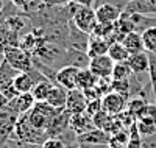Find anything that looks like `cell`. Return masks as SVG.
<instances>
[{"label":"cell","mask_w":156,"mask_h":148,"mask_svg":"<svg viewBox=\"0 0 156 148\" xmlns=\"http://www.w3.org/2000/svg\"><path fill=\"white\" fill-rule=\"evenodd\" d=\"M16 136V140L23 143H33V145H42L47 139L48 134L44 129H37L28 118V114H22L19 122L16 125V129L12 132Z\"/></svg>","instance_id":"6da1fadb"},{"label":"cell","mask_w":156,"mask_h":148,"mask_svg":"<svg viewBox=\"0 0 156 148\" xmlns=\"http://www.w3.org/2000/svg\"><path fill=\"white\" fill-rule=\"evenodd\" d=\"M154 25V20L150 16L145 14H139V12H128L123 11L120 19L117 20V28L122 33H144L147 28Z\"/></svg>","instance_id":"7a4b0ae2"},{"label":"cell","mask_w":156,"mask_h":148,"mask_svg":"<svg viewBox=\"0 0 156 148\" xmlns=\"http://www.w3.org/2000/svg\"><path fill=\"white\" fill-rule=\"evenodd\" d=\"M126 0H115V2H101L95 6L97 20L100 23H117L122 12L126 8Z\"/></svg>","instance_id":"3957f363"},{"label":"cell","mask_w":156,"mask_h":148,"mask_svg":"<svg viewBox=\"0 0 156 148\" xmlns=\"http://www.w3.org/2000/svg\"><path fill=\"white\" fill-rule=\"evenodd\" d=\"M72 22H73V25L76 26V28L81 30L83 33L92 34L94 30H95V26H97V23H98L97 14H95V8L78 5L76 11L73 12Z\"/></svg>","instance_id":"277c9868"},{"label":"cell","mask_w":156,"mask_h":148,"mask_svg":"<svg viewBox=\"0 0 156 148\" xmlns=\"http://www.w3.org/2000/svg\"><path fill=\"white\" fill-rule=\"evenodd\" d=\"M3 59H6L19 72H28L34 67L30 51L23 50L22 47H9V48H6L5 53H3Z\"/></svg>","instance_id":"5b68a950"},{"label":"cell","mask_w":156,"mask_h":148,"mask_svg":"<svg viewBox=\"0 0 156 148\" xmlns=\"http://www.w3.org/2000/svg\"><path fill=\"white\" fill-rule=\"evenodd\" d=\"M19 118H20V114L16 112L12 107H9V104L6 109L0 111V148H3V145L12 136Z\"/></svg>","instance_id":"8992f818"},{"label":"cell","mask_w":156,"mask_h":148,"mask_svg":"<svg viewBox=\"0 0 156 148\" xmlns=\"http://www.w3.org/2000/svg\"><path fill=\"white\" fill-rule=\"evenodd\" d=\"M44 78H47L39 69H36V67H33L31 70L28 72H20L16 79H14V87L17 89L19 93H25V92H31L34 89V86L42 81Z\"/></svg>","instance_id":"52a82bcc"},{"label":"cell","mask_w":156,"mask_h":148,"mask_svg":"<svg viewBox=\"0 0 156 148\" xmlns=\"http://www.w3.org/2000/svg\"><path fill=\"white\" fill-rule=\"evenodd\" d=\"M126 104H128V98L114 90L105 93L101 97V111H105L106 114L112 117H117L119 114H122L126 109Z\"/></svg>","instance_id":"ba28073f"},{"label":"cell","mask_w":156,"mask_h":148,"mask_svg":"<svg viewBox=\"0 0 156 148\" xmlns=\"http://www.w3.org/2000/svg\"><path fill=\"white\" fill-rule=\"evenodd\" d=\"M115 62L111 59L109 55H101L90 58L89 61V69L98 79H111L112 78V70H114Z\"/></svg>","instance_id":"9c48e42d"},{"label":"cell","mask_w":156,"mask_h":148,"mask_svg":"<svg viewBox=\"0 0 156 148\" xmlns=\"http://www.w3.org/2000/svg\"><path fill=\"white\" fill-rule=\"evenodd\" d=\"M78 72H80V67H75V65H62L61 69H58L53 83L62 86L64 89H67V90L76 89Z\"/></svg>","instance_id":"30bf717a"},{"label":"cell","mask_w":156,"mask_h":148,"mask_svg":"<svg viewBox=\"0 0 156 148\" xmlns=\"http://www.w3.org/2000/svg\"><path fill=\"white\" fill-rule=\"evenodd\" d=\"M89 100L86 98L84 92L80 89H72L69 90V97H67V103H66V111L73 115V114H83L86 112Z\"/></svg>","instance_id":"8fae6325"},{"label":"cell","mask_w":156,"mask_h":148,"mask_svg":"<svg viewBox=\"0 0 156 148\" xmlns=\"http://www.w3.org/2000/svg\"><path fill=\"white\" fill-rule=\"evenodd\" d=\"M114 41L111 37H103L97 34H90L89 36V44H87V55L89 58H95L101 55H108L109 47Z\"/></svg>","instance_id":"7c38bea8"},{"label":"cell","mask_w":156,"mask_h":148,"mask_svg":"<svg viewBox=\"0 0 156 148\" xmlns=\"http://www.w3.org/2000/svg\"><path fill=\"white\" fill-rule=\"evenodd\" d=\"M111 140V134L106 132L105 129L100 128H94L92 131H87L81 136H76V142H80L83 145H109Z\"/></svg>","instance_id":"4fadbf2b"},{"label":"cell","mask_w":156,"mask_h":148,"mask_svg":"<svg viewBox=\"0 0 156 148\" xmlns=\"http://www.w3.org/2000/svg\"><path fill=\"white\" fill-rule=\"evenodd\" d=\"M95 128L94 120L89 114L83 112V114H73L70 115V122H69V129H72L76 136H81V134L92 131Z\"/></svg>","instance_id":"5bb4252c"},{"label":"cell","mask_w":156,"mask_h":148,"mask_svg":"<svg viewBox=\"0 0 156 148\" xmlns=\"http://www.w3.org/2000/svg\"><path fill=\"white\" fill-rule=\"evenodd\" d=\"M67 97H69V90L64 89L59 84H56V83H53L45 101L50 106L56 107V109H64V107H66V103H67Z\"/></svg>","instance_id":"9a60e30c"},{"label":"cell","mask_w":156,"mask_h":148,"mask_svg":"<svg viewBox=\"0 0 156 148\" xmlns=\"http://www.w3.org/2000/svg\"><path fill=\"white\" fill-rule=\"evenodd\" d=\"M36 104V100L33 97L31 92H25V93H19V95L9 101V107H12L16 112L22 114H27L33 109V106Z\"/></svg>","instance_id":"2e32d148"},{"label":"cell","mask_w":156,"mask_h":148,"mask_svg":"<svg viewBox=\"0 0 156 148\" xmlns=\"http://www.w3.org/2000/svg\"><path fill=\"white\" fill-rule=\"evenodd\" d=\"M128 65L131 67V70L134 75H142L148 72L150 69V56H148V51H140L136 53V55H129L128 58Z\"/></svg>","instance_id":"e0dca14e"},{"label":"cell","mask_w":156,"mask_h":148,"mask_svg":"<svg viewBox=\"0 0 156 148\" xmlns=\"http://www.w3.org/2000/svg\"><path fill=\"white\" fill-rule=\"evenodd\" d=\"M122 44L129 51V55H136V53L145 51L144 41H142V33H136V31L126 33L125 37L122 39Z\"/></svg>","instance_id":"ac0fdd59"},{"label":"cell","mask_w":156,"mask_h":148,"mask_svg":"<svg viewBox=\"0 0 156 148\" xmlns=\"http://www.w3.org/2000/svg\"><path fill=\"white\" fill-rule=\"evenodd\" d=\"M20 72L17 69H14L6 59H3L0 62V90L14 84V79Z\"/></svg>","instance_id":"d6986e66"},{"label":"cell","mask_w":156,"mask_h":148,"mask_svg":"<svg viewBox=\"0 0 156 148\" xmlns=\"http://www.w3.org/2000/svg\"><path fill=\"white\" fill-rule=\"evenodd\" d=\"M97 83H98V78L90 72L89 67L80 69V72H78V78H76V89L86 90V89L94 87Z\"/></svg>","instance_id":"ffe728a7"},{"label":"cell","mask_w":156,"mask_h":148,"mask_svg":"<svg viewBox=\"0 0 156 148\" xmlns=\"http://www.w3.org/2000/svg\"><path fill=\"white\" fill-rule=\"evenodd\" d=\"M11 3L22 12H25L27 16L34 14V12L41 11L45 6L42 0H11Z\"/></svg>","instance_id":"44dd1931"},{"label":"cell","mask_w":156,"mask_h":148,"mask_svg":"<svg viewBox=\"0 0 156 148\" xmlns=\"http://www.w3.org/2000/svg\"><path fill=\"white\" fill-rule=\"evenodd\" d=\"M108 55L111 56V59L114 62H126L128 58H129V51L125 48V45L122 42H112L111 47H109V51Z\"/></svg>","instance_id":"7402d4cb"},{"label":"cell","mask_w":156,"mask_h":148,"mask_svg":"<svg viewBox=\"0 0 156 148\" xmlns=\"http://www.w3.org/2000/svg\"><path fill=\"white\" fill-rule=\"evenodd\" d=\"M51 86H53V81H51V79H48V78H44L42 81H39V83L34 86V89L31 90L34 100H36V101H45L47 97H48V92H50Z\"/></svg>","instance_id":"603a6c76"},{"label":"cell","mask_w":156,"mask_h":148,"mask_svg":"<svg viewBox=\"0 0 156 148\" xmlns=\"http://www.w3.org/2000/svg\"><path fill=\"white\" fill-rule=\"evenodd\" d=\"M131 78L129 79H111V90L117 92V93H120V95L123 97H131Z\"/></svg>","instance_id":"cb8c5ba5"},{"label":"cell","mask_w":156,"mask_h":148,"mask_svg":"<svg viewBox=\"0 0 156 148\" xmlns=\"http://www.w3.org/2000/svg\"><path fill=\"white\" fill-rule=\"evenodd\" d=\"M142 41H144L145 51L156 53V25L150 26L142 33Z\"/></svg>","instance_id":"d4e9b609"},{"label":"cell","mask_w":156,"mask_h":148,"mask_svg":"<svg viewBox=\"0 0 156 148\" xmlns=\"http://www.w3.org/2000/svg\"><path fill=\"white\" fill-rule=\"evenodd\" d=\"M134 73L128 62H115L114 70H112V78L111 79H129Z\"/></svg>","instance_id":"484cf974"},{"label":"cell","mask_w":156,"mask_h":148,"mask_svg":"<svg viewBox=\"0 0 156 148\" xmlns=\"http://www.w3.org/2000/svg\"><path fill=\"white\" fill-rule=\"evenodd\" d=\"M136 120H140V122H148V123H156V104L147 103L144 106V109L136 115Z\"/></svg>","instance_id":"4316f807"},{"label":"cell","mask_w":156,"mask_h":148,"mask_svg":"<svg viewBox=\"0 0 156 148\" xmlns=\"http://www.w3.org/2000/svg\"><path fill=\"white\" fill-rule=\"evenodd\" d=\"M148 101L147 100H142L140 97H133L128 100V104H126V109L131 112L133 115H137L142 109H144V106L147 104Z\"/></svg>","instance_id":"83f0119b"},{"label":"cell","mask_w":156,"mask_h":148,"mask_svg":"<svg viewBox=\"0 0 156 148\" xmlns=\"http://www.w3.org/2000/svg\"><path fill=\"white\" fill-rule=\"evenodd\" d=\"M128 131H129V140H128V146L126 148H142V136H140L137 126L134 125Z\"/></svg>","instance_id":"f1b7e54d"},{"label":"cell","mask_w":156,"mask_h":148,"mask_svg":"<svg viewBox=\"0 0 156 148\" xmlns=\"http://www.w3.org/2000/svg\"><path fill=\"white\" fill-rule=\"evenodd\" d=\"M148 56H150V69H148V76H150V84H151L153 95L156 97V53L148 51Z\"/></svg>","instance_id":"f546056e"},{"label":"cell","mask_w":156,"mask_h":148,"mask_svg":"<svg viewBox=\"0 0 156 148\" xmlns=\"http://www.w3.org/2000/svg\"><path fill=\"white\" fill-rule=\"evenodd\" d=\"M100 111H101V98H98V100H89L87 107H86V114H89L90 117H94Z\"/></svg>","instance_id":"4dcf8cb0"},{"label":"cell","mask_w":156,"mask_h":148,"mask_svg":"<svg viewBox=\"0 0 156 148\" xmlns=\"http://www.w3.org/2000/svg\"><path fill=\"white\" fill-rule=\"evenodd\" d=\"M67 145L64 143L59 137H48L42 145H41V148H66Z\"/></svg>","instance_id":"1f68e13d"},{"label":"cell","mask_w":156,"mask_h":148,"mask_svg":"<svg viewBox=\"0 0 156 148\" xmlns=\"http://www.w3.org/2000/svg\"><path fill=\"white\" fill-rule=\"evenodd\" d=\"M142 148H156V132L142 137Z\"/></svg>","instance_id":"d6a6232c"},{"label":"cell","mask_w":156,"mask_h":148,"mask_svg":"<svg viewBox=\"0 0 156 148\" xmlns=\"http://www.w3.org/2000/svg\"><path fill=\"white\" fill-rule=\"evenodd\" d=\"M44 5L45 6H51V8H55V6H66L69 5L72 0H42Z\"/></svg>","instance_id":"836d02e7"},{"label":"cell","mask_w":156,"mask_h":148,"mask_svg":"<svg viewBox=\"0 0 156 148\" xmlns=\"http://www.w3.org/2000/svg\"><path fill=\"white\" fill-rule=\"evenodd\" d=\"M9 98L5 95V93L2 92V90H0V111H3V109H6V107H8V104H9Z\"/></svg>","instance_id":"e575fe53"},{"label":"cell","mask_w":156,"mask_h":148,"mask_svg":"<svg viewBox=\"0 0 156 148\" xmlns=\"http://www.w3.org/2000/svg\"><path fill=\"white\" fill-rule=\"evenodd\" d=\"M72 2L81 5V6H94L97 0H72Z\"/></svg>","instance_id":"d590c367"},{"label":"cell","mask_w":156,"mask_h":148,"mask_svg":"<svg viewBox=\"0 0 156 148\" xmlns=\"http://www.w3.org/2000/svg\"><path fill=\"white\" fill-rule=\"evenodd\" d=\"M5 8H6V2L5 0H0V16H2V12L5 11Z\"/></svg>","instance_id":"8d00e7d4"},{"label":"cell","mask_w":156,"mask_h":148,"mask_svg":"<svg viewBox=\"0 0 156 148\" xmlns=\"http://www.w3.org/2000/svg\"><path fill=\"white\" fill-rule=\"evenodd\" d=\"M126 2H133V0H126Z\"/></svg>","instance_id":"74e56055"},{"label":"cell","mask_w":156,"mask_h":148,"mask_svg":"<svg viewBox=\"0 0 156 148\" xmlns=\"http://www.w3.org/2000/svg\"><path fill=\"white\" fill-rule=\"evenodd\" d=\"M154 100H156V97H154Z\"/></svg>","instance_id":"f35d334b"}]
</instances>
